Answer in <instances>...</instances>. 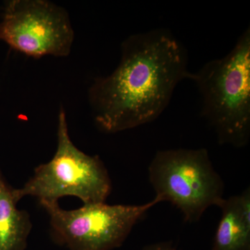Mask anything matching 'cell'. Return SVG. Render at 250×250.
Listing matches in <instances>:
<instances>
[{"label": "cell", "instance_id": "cell-1", "mask_svg": "<svg viewBox=\"0 0 250 250\" xmlns=\"http://www.w3.org/2000/svg\"><path fill=\"white\" fill-rule=\"evenodd\" d=\"M121 51L116 70L96 79L88 91L95 124L107 134L155 121L177 85L191 75L187 49L167 29L130 36Z\"/></svg>", "mask_w": 250, "mask_h": 250}, {"label": "cell", "instance_id": "cell-2", "mask_svg": "<svg viewBox=\"0 0 250 250\" xmlns=\"http://www.w3.org/2000/svg\"><path fill=\"white\" fill-rule=\"evenodd\" d=\"M190 80L202 98L201 115L218 143L245 147L250 139V29L221 59L205 63Z\"/></svg>", "mask_w": 250, "mask_h": 250}, {"label": "cell", "instance_id": "cell-3", "mask_svg": "<svg viewBox=\"0 0 250 250\" xmlns=\"http://www.w3.org/2000/svg\"><path fill=\"white\" fill-rule=\"evenodd\" d=\"M58 120L55 154L49 162L37 166L21 188H16L18 197L58 202L62 197L74 196L83 205L105 203L112 188L107 169L98 156L88 155L72 143L63 108Z\"/></svg>", "mask_w": 250, "mask_h": 250}, {"label": "cell", "instance_id": "cell-4", "mask_svg": "<svg viewBox=\"0 0 250 250\" xmlns=\"http://www.w3.org/2000/svg\"><path fill=\"white\" fill-rule=\"evenodd\" d=\"M148 175L155 197L161 202H170L190 223L199 221L212 206L219 207L225 199V184L205 148L159 151Z\"/></svg>", "mask_w": 250, "mask_h": 250}, {"label": "cell", "instance_id": "cell-5", "mask_svg": "<svg viewBox=\"0 0 250 250\" xmlns=\"http://www.w3.org/2000/svg\"><path fill=\"white\" fill-rule=\"evenodd\" d=\"M49 217L54 241L70 250H112L124 243L134 225L157 204V197L141 205L88 204L74 210L58 202H39Z\"/></svg>", "mask_w": 250, "mask_h": 250}, {"label": "cell", "instance_id": "cell-6", "mask_svg": "<svg viewBox=\"0 0 250 250\" xmlns=\"http://www.w3.org/2000/svg\"><path fill=\"white\" fill-rule=\"evenodd\" d=\"M75 34L65 9L46 0H13L0 22V40L34 58L67 57Z\"/></svg>", "mask_w": 250, "mask_h": 250}, {"label": "cell", "instance_id": "cell-7", "mask_svg": "<svg viewBox=\"0 0 250 250\" xmlns=\"http://www.w3.org/2000/svg\"><path fill=\"white\" fill-rule=\"evenodd\" d=\"M222 216L210 250H250V190L224 199Z\"/></svg>", "mask_w": 250, "mask_h": 250}, {"label": "cell", "instance_id": "cell-8", "mask_svg": "<svg viewBox=\"0 0 250 250\" xmlns=\"http://www.w3.org/2000/svg\"><path fill=\"white\" fill-rule=\"evenodd\" d=\"M20 200L0 169V250L27 248L32 223L28 212L18 208Z\"/></svg>", "mask_w": 250, "mask_h": 250}, {"label": "cell", "instance_id": "cell-9", "mask_svg": "<svg viewBox=\"0 0 250 250\" xmlns=\"http://www.w3.org/2000/svg\"><path fill=\"white\" fill-rule=\"evenodd\" d=\"M141 250H180L172 246L170 242H161L144 247Z\"/></svg>", "mask_w": 250, "mask_h": 250}]
</instances>
